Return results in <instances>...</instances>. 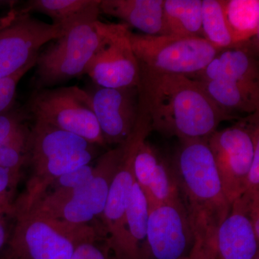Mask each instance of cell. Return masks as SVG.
Returning <instances> with one entry per match:
<instances>
[{
    "label": "cell",
    "mask_w": 259,
    "mask_h": 259,
    "mask_svg": "<svg viewBox=\"0 0 259 259\" xmlns=\"http://www.w3.org/2000/svg\"><path fill=\"white\" fill-rule=\"evenodd\" d=\"M140 71L139 108L152 131L180 141L207 139L221 122L236 117L223 111L197 80Z\"/></svg>",
    "instance_id": "cell-1"
},
{
    "label": "cell",
    "mask_w": 259,
    "mask_h": 259,
    "mask_svg": "<svg viewBox=\"0 0 259 259\" xmlns=\"http://www.w3.org/2000/svg\"><path fill=\"white\" fill-rule=\"evenodd\" d=\"M172 169L193 229L194 243L212 234L229 214L227 199L207 139L180 141Z\"/></svg>",
    "instance_id": "cell-2"
},
{
    "label": "cell",
    "mask_w": 259,
    "mask_h": 259,
    "mask_svg": "<svg viewBox=\"0 0 259 259\" xmlns=\"http://www.w3.org/2000/svg\"><path fill=\"white\" fill-rule=\"evenodd\" d=\"M100 12L76 20L64 28L37 57V74L42 86H51L86 73L89 65L115 30L116 24L102 23Z\"/></svg>",
    "instance_id": "cell-3"
},
{
    "label": "cell",
    "mask_w": 259,
    "mask_h": 259,
    "mask_svg": "<svg viewBox=\"0 0 259 259\" xmlns=\"http://www.w3.org/2000/svg\"><path fill=\"white\" fill-rule=\"evenodd\" d=\"M18 213L3 259H69L80 243L96 240L90 227L67 224L34 209Z\"/></svg>",
    "instance_id": "cell-4"
},
{
    "label": "cell",
    "mask_w": 259,
    "mask_h": 259,
    "mask_svg": "<svg viewBox=\"0 0 259 259\" xmlns=\"http://www.w3.org/2000/svg\"><path fill=\"white\" fill-rule=\"evenodd\" d=\"M140 70L158 74H199L222 49L203 37L140 35L127 30Z\"/></svg>",
    "instance_id": "cell-5"
},
{
    "label": "cell",
    "mask_w": 259,
    "mask_h": 259,
    "mask_svg": "<svg viewBox=\"0 0 259 259\" xmlns=\"http://www.w3.org/2000/svg\"><path fill=\"white\" fill-rule=\"evenodd\" d=\"M259 113L255 112L231 127L216 131L207 139L214 157L223 190L232 204L241 197L259 139Z\"/></svg>",
    "instance_id": "cell-6"
},
{
    "label": "cell",
    "mask_w": 259,
    "mask_h": 259,
    "mask_svg": "<svg viewBox=\"0 0 259 259\" xmlns=\"http://www.w3.org/2000/svg\"><path fill=\"white\" fill-rule=\"evenodd\" d=\"M30 110L35 120L76 135L92 145L106 144L86 90L77 87L44 90L32 99Z\"/></svg>",
    "instance_id": "cell-7"
},
{
    "label": "cell",
    "mask_w": 259,
    "mask_h": 259,
    "mask_svg": "<svg viewBox=\"0 0 259 259\" xmlns=\"http://www.w3.org/2000/svg\"><path fill=\"white\" fill-rule=\"evenodd\" d=\"M152 131L149 120L140 114L136 127L123 145L122 160L110 187L102 213L104 230L108 234V247L116 258L122 259L125 244V215L130 192L135 182L134 161L136 148L143 138Z\"/></svg>",
    "instance_id": "cell-8"
},
{
    "label": "cell",
    "mask_w": 259,
    "mask_h": 259,
    "mask_svg": "<svg viewBox=\"0 0 259 259\" xmlns=\"http://www.w3.org/2000/svg\"><path fill=\"white\" fill-rule=\"evenodd\" d=\"M251 201L245 194L231 204L229 214L215 231L194 243L191 259H254L259 239L249 217Z\"/></svg>",
    "instance_id": "cell-9"
},
{
    "label": "cell",
    "mask_w": 259,
    "mask_h": 259,
    "mask_svg": "<svg viewBox=\"0 0 259 259\" xmlns=\"http://www.w3.org/2000/svg\"><path fill=\"white\" fill-rule=\"evenodd\" d=\"M64 33L59 25L16 12L11 21L0 29V79L36 60L42 46Z\"/></svg>",
    "instance_id": "cell-10"
},
{
    "label": "cell",
    "mask_w": 259,
    "mask_h": 259,
    "mask_svg": "<svg viewBox=\"0 0 259 259\" xmlns=\"http://www.w3.org/2000/svg\"><path fill=\"white\" fill-rule=\"evenodd\" d=\"M147 241L150 259L190 257L194 235L182 199L149 207Z\"/></svg>",
    "instance_id": "cell-11"
},
{
    "label": "cell",
    "mask_w": 259,
    "mask_h": 259,
    "mask_svg": "<svg viewBox=\"0 0 259 259\" xmlns=\"http://www.w3.org/2000/svg\"><path fill=\"white\" fill-rule=\"evenodd\" d=\"M128 25L116 24L115 30L94 56L86 73L99 88H138L139 62L127 37Z\"/></svg>",
    "instance_id": "cell-12"
},
{
    "label": "cell",
    "mask_w": 259,
    "mask_h": 259,
    "mask_svg": "<svg viewBox=\"0 0 259 259\" xmlns=\"http://www.w3.org/2000/svg\"><path fill=\"white\" fill-rule=\"evenodd\" d=\"M88 93L105 143L123 144L134 131L139 117V89L98 88Z\"/></svg>",
    "instance_id": "cell-13"
},
{
    "label": "cell",
    "mask_w": 259,
    "mask_h": 259,
    "mask_svg": "<svg viewBox=\"0 0 259 259\" xmlns=\"http://www.w3.org/2000/svg\"><path fill=\"white\" fill-rule=\"evenodd\" d=\"M258 40L255 39L241 47L223 49L194 79L259 81Z\"/></svg>",
    "instance_id": "cell-14"
},
{
    "label": "cell",
    "mask_w": 259,
    "mask_h": 259,
    "mask_svg": "<svg viewBox=\"0 0 259 259\" xmlns=\"http://www.w3.org/2000/svg\"><path fill=\"white\" fill-rule=\"evenodd\" d=\"M163 4V0H100V10L145 35H164Z\"/></svg>",
    "instance_id": "cell-15"
},
{
    "label": "cell",
    "mask_w": 259,
    "mask_h": 259,
    "mask_svg": "<svg viewBox=\"0 0 259 259\" xmlns=\"http://www.w3.org/2000/svg\"><path fill=\"white\" fill-rule=\"evenodd\" d=\"M209 97L229 114L251 115L259 110V81L245 80H197ZM236 117V116H235Z\"/></svg>",
    "instance_id": "cell-16"
},
{
    "label": "cell",
    "mask_w": 259,
    "mask_h": 259,
    "mask_svg": "<svg viewBox=\"0 0 259 259\" xmlns=\"http://www.w3.org/2000/svg\"><path fill=\"white\" fill-rule=\"evenodd\" d=\"M86 140L63 130L35 120L28 141V155L34 166L64 153L90 149Z\"/></svg>",
    "instance_id": "cell-17"
},
{
    "label": "cell",
    "mask_w": 259,
    "mask_h": 259,
    "mask_svg": "<svg viewBox=\"0 0 259 259\" xmlns=\"http://www.w3.org/2000/svg\"><path fill=\"white\" fill-rule=\"evenodd\" d=\"M148 214L147 199L135 180L125 211V244L122 259H150L147 241Z\"/></svg>",
    "instance_id": "cell-18"
},
{
    "label": "cell",
    "mask_w": 259,
    "mask_h": 259,
    "mask_svg": "<svg viewBox=\"0 0 259 259\" xmlns=\"http://www.w3.org/2000/svg\"><path fill=\"white\" fill-rule=\"evenodd\" d=\"M227 28L235 47L258 39V0H220Z\"/></svg>",
    "instance_id": "cell-19"
},
{
    "label": "cell",
    "mask_w": 259,
    "mask_h": 259,
    "mask_svg": "<svg viewBox=\"0 0 259 259\" xmlns=\"http://www.w3.org/2000/svg\"><path fill=\"white\" fill-rule=\"evenodd\" d=\"M202 1L163 0L164 35L203 37Z\"/></svg>",
    "instance_id": "cell-20"
},
{
    "label": "cell",
    "mask_w": 259,
    "mask_h": 259,
    "mask_svg": "<svg viewBox=\"0 0 259 259\" xmlns=\"http://www.w3.org/2000/svg\"><path fill=\"white\" fill-rule=\"evenodd\" d=\"M123 154V145L104 154L94 167L93 179L81 187V192L88 201L95 217L102 219V213L110 185Z\"/></svg>",
    "instance_id": "cell-21"
},
{
    "label": "cell",
    "mask_w": 259,
    "mask_h": 259,
    "mask_svg": "<svg viewBox=\"0 0 259 259\" xmlns=\"http://www.w3.org/2000/svg\"><path fill=\"white\" fill-rule=\"evenodd\" d=\"M100 0H31L19 12L27 14L38 12L64 29L80 18L100 12Z\"/></svg>",
    "instance_id": "cell-22"
},
{
    "label": "cell",
    "mask_w": 259,
    "mask_h": 259,
    "mask_svg": "<svg viewBox=\"0 0 259 259\" xmlns=\"http://www.w3.org/2000/svg\"><path fill=\"white\" fill-rule=\"evenodd\" d=\"M93 158V152L89 149L59 155L34 166L38 182L34 185L31 194H29V205L26 209L30 208L35 203L42 190L49 184L53 183L63 175L90 164Z\"/></svg>",
    "instance_id": "cell-23"
},
{
    "label": "cell",
    "mask_w": 259,
    "mask_h": 259,
    "mask_svg": "<svg viewBox=\"0 0 259 259\" xmlns=\"http://www.w3.org/2000/svg\"><path fill=\"white\" fill-rule=\"evenodd\" d=\"M144 193L147 199L148 207L181 199L172 167L163 158H161L156 165L149 185Z\"/></svg>",
    "instance_id": "cell-24"
},
{
    "label": "cell",
    "mask_w": 259,
    "mask_h": 259,
    "mask_svg": "<svg viewBox=\"0 0 259 259\" xmlns=\"http://www.w3.org/2000/svg\"><path fill=\"white\" fill-rule=\"evenodd\" d=\"M202 30L203 37L219 49L236 47L227 28L220 0H202Z\"/></svg>",
    "instance_id": "cell-25"
},
{
    "label": "cell",
    "mask_w": 259,
    "mask_h": 259,
    "mask_svg": "<svg viewBox=\"0 0 259 259\" xmlns=\"http://www.w3.org/2000/svg\"><path fill=\"white\" fill-rule=\"evenodd\" d=\"M28 130L16 114H0V146L28 137Z\"/></svg>",
    "instance_id": "cell-26"
},
{
    "label": "cell",
    "mask_w": 259,
    "mask_h": 259,
    "mask_svg": "<svg viewBox=\"0 0 259 259\" xmlns=\"http://www.w3.org/2000/svg\"><path fill=\"white\" fill-rule=\"evenodd\" d=\"M36 60L29 63L14 74L0 79V114L10 106L14 99L19 81L32 66H35Z\"/></svg>",
    "instance_id": "cell-27"
},
{
    "label": "cell",
    "mask_w": 259,
    "mask_h": 259,
    "mask_svg": "<svg viewBox=\"0 0 259 259\" xmlns=\"http://www.w3.org/2000/svg\"><path fill=\"white\" fill-rule=\"evenodd\" d=\"M94 166L85 165L78 169L69 172L56 179L54 182L57 185V190H74L88 185L93 179Z\"/></svg>",
    "instance_id": "cell-28"
},
{
    "label": "cell",
    "mask_w": 259,
    "mask_h": 259,
    "mask_svg": "<svg viewBox=\"0 0 259 259\" xmlns=\"http://www.w3.org/2000/svg\"><path fill=\"white\" fill-rule=\"evenodd\" d=\"M18 175L0 167V212L13 214L14 205L11 203V190Z\"/></svg>",
    "instance_id": "cell-29"
},
{
    "label": "cell",
    "mask_w": 259,
    "mask_h": 259,
    "mask_svg": "<svg viewBox=\"0 0 259 259\" xmlns=\"http://www.w3.org/2000/svg\"><path fill=\"white\" fill-rule=\"evenodd\" d=\"M69 259H112L106 250L95 244V241L80 243Z\"/></svg>",
    "instance_id": "cell-30"
},
{
    "label": "cell",
    "mask_w": 259,
    "mask_h": 259,
    "mask_svg": "<svg viewBox=\"0 0 259 259\" xmlns=\"http://www.w3.org/2000/svg\"><path fill=\"white\" fill-rule=\"evenodd\" d=\"M9 215L11 214L0 212V259H3L6 253L13 231L10 229L7 221V217Z\"/></svg>",
    "instance_id": "cell-31"
},
{
    "label": "cell",
    "mask_w": 259,
    "mask_h": 259,
    "mask_svg": "<svg viewBox=\"0 0 259 259\" xmlns=\"http://www.w3.org/2000/svg\"><path fill=\"white\" fill-rule=\"evenodd\" d=\"M181 259H191L190 257H187V258H181Z\"/></svg>",
    "instance_id": "cell-32"
},
{
    "label": "cell",
    "mask_w": 259,
    "mask_h": 259,
    "mask_svg": "<svg viewBox=\"0 0 259 259\" xmlns=\"http://www.w3.org/2000/svg\"><path fill=\"white\" fill-rule=\"evenodd\" d=\"M254 259H259L258 255V256L255 257V258Z\"/></svg>",
    "instance_id": "cell-33"
},
{
    "label": "cell",
    "mask_w": 259,
    "mask_h": 259,
    "mask_svg": "<svg viewBox=\"0 0 259 259\" xmlns=\"http://www.w3.org/2000/svg\"><path fill=\"white\" fill-rule=\"evenodd\" d=\"M112 259H119V258H116V257H114V258H112Z\"/></svg>",
    "instance_id": "cell-34"
}]
</instances>
